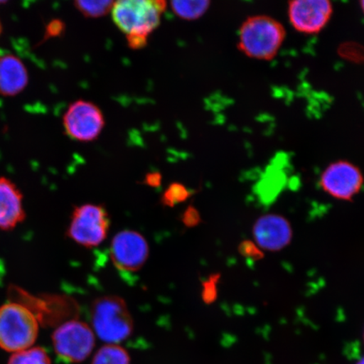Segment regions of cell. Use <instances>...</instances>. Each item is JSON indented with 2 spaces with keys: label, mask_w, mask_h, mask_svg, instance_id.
<instances>
[{
  "label": "cell",
  "mask_w": 364,
  "mask_h": 364,
  "mask_svg": "<svg viewBox=\"0 0 364 364\" xmlns=\"http://www.w3.org/2000/svg\"><path fill=\"white\" fill-rule=\"evenodd\" d=\"M240 252L243 257L258 260L263 256L262 250L257 247L254 241H244L240 247Z\"/></svg>",
  "instance_id": "20"
},
{
  "label": "cell",
  "mask_w": 364,
  "mask_h": 364,
  "mask_svg": "<svg viewBox=\"0 0 364 364\" xmlns=\"http://www.w3.org/2000/svg\"><path fill=\"white\" fill-rule=\"evenodd\" d=\"M8 364H52L51 358L42 347H31L12 353Z\"/></svg>",
  "instance_id": "16"
},
{
  "label": "cell",
  "mask_w": 364,
  "mask_h": 364,
  "mask_svg": "<svg viewBox=\"0 0 364 364\" xmlns=\"http://www.w3.org/2000/svg\"><path fill=\"white\" fill-rule=\"evenodd\" d=\"M254 242L262 252H277L292 242V225L277 213H267L257 218L252 226Z\"/></svg>",
  "instance_id": "11"
},
{
  "label": "cell",
  "mask_w": 364,
  "mask_h": 364,
  "mask_svg": "<svg viewBox=\"0 0 364 364\" xmlns=\"http://www.w3.org/2000/svg\"><path fill=\"white\" fill-rule=\"evenodd\" d=\"M28 84V73L19 58L13 55L0 57V95L14 97Z\"/></svg>",
  "instance_id": "13"
},
{
  "label": "cell",
  "mask_w": 364,
  "mask_h": 364,
  "mask_svg": "<svg viewBox=\"0 0 364 364\" xmlns=\"http://www.w3.org/2000/svg\"><path fill=\"white\" fill-rule=\"evenodd\" d=\"M356 364H364V356L359 359Z\"/></svg>",
  "instance_id": "25"
},
{
  "label": "cell",
  "mask_w": 364,
  "mask_h": 364,
  "mask_svg": "<svg viewBox=\"0 0 364 364\" xmlns=\"http://www.w3.org/2000/svg\"><path fill=\"white\" fill-rule=\"evenodd\" d=\"M4 275H6V267H4V264L0 259V284H2Z\"/></svg>",
  "instance_id": "23"
},
{
  "label": "cell",
  "mask_w": 364,
  "mask_h": 364,
  "mask_svg": "<svg viewBox=\"0 0 364 364\" xmlns=\"http://www.w3.org/2000/svg\"><path fill=\"white\" fill-rule=\"evenodd\" d=\"M127 39L129 48L134 50L143 48L148 43V38L144 36L129 35L127 36Z\"/></svg>",
  "instance_id": "21"
},
{
  "label": "cell",
  "mask_w": 364,
  "mask_h": 364,
  "mask_svg": "<svg viewBox=\"0 0 364 364\" xmlns=\"http://www.w3.org/2000/svg\"><path fill=\"white\" fill-rule=\"evenodd\" d=\"M208 0H190V1H172L171 7L176 15L185 21H195L201 18L210 7Z\"/></svg>",
  "instance_id": "14"
},
{
  "label": "cell",
  "mask_w": 364,
  "mask_h": 364,
  "mask_svg": "<svg viewBox=\"0 0 364 364\" xmlns=\"http://www.w3.org/2000/svg\"><path fill=\"white\" fill-rule=\"evenodd\" d=\"M338 54L346 61L355 63H364V47L358 43H343L338 48Z\"/></svg>",
  "instance_id": "18"
},
{
  "label": "cell",
  "mask_w": 364,
  "mask_h": 364,
  "mask_svg": "<svg viewBox=\"0 0 364 364\" xmlns=\"http://www.w3.org/2000/svg\"><path fill=\"white\" fill-rule=\"evenodd\" d=\"M0 33H1V25H0Z\"/></svg>",
  "instance_id": "26"
},
{
  "label": "cell",
  "mask_w": 364,
  "mask_h": 364,
  "mask_svg": "<svg viewBox=\"0 0 364 364\" xmlns=\"http://www.w3.org/2000/svg\"><path fill=\"white\" fill-rule=\"evenodd\" d=\"M115 2L111 0H100V1H80L75 2V6L82 15L87 18H100L107 15L112 10Z\"/></svg>",
  "instance_id": "17"
},
{
  "label": "cell",
  "mask_w": 364,
  "mask_h": 364,
  "mask_svg": "<svg viewBox=\"0 0 364 364\" xmlns=\"http://www.w3.org/2000/svg\"><path fill=\"white\" fill-rule=\"evenodd\" d=\"M161 175L157 172L149 173L147 175L146 178H145V183L150 186H153V188H156V186L161 185Z\"/></svg>",
  "instance_id": "22"
},
{
  "label": "cell",
  "mask_w": 364,
  "mask_h": 364,
  "mask_svg": "<svg viewBox=\"0 0 364 364\" xmlns=\"http://www.w3.org/2000/svg\"><path fill=\"white\" fill-rule=\"evenodd\" d=\"M167 3L163 0H122L114 4V23L122 33L129 35H149L161 24Z\"/></svg>",
  "instance_id": "4"
},
{
  "label": "cell",
  "mask_w": 364,
  "mask_h": 364,
  "mask_svg": "<svg viewBox=\"0 0 364 364\" xmlns=\"http://www.w3.org/2000/svg\"><path fill=\"white\" fill-rule=\"evenodd\" d=\"M318 186L332 198L351 202L361 193L364 176L356 164L347 159H338L322 171Z\"/></svg>",
  "instance_id": "7"
},
{
  "label": "cell",
  "mask_w": 364,
  "mask_h": 364,
  "mask_svg": "<svg viewBox=\"0 0 364 364\" xmlns=\"http://www.w3.org/2000/svg\"><path fill=\"white\" fill-rule=\"evenodd\" d=\"M359 6H360L361 11H362V12L363 13V15H364V0H363V1L359 3Z\"/></svg>",
  "instance_id": "24"
},
{
  "label": "cell",
  "mask_w": 364,
  "mask_h": 364,
  "mask_svg": "<svg viewBox=\"0 0 364 364\" xmlns=\"http://www.w3.org/2000/svg\"><path fill=\"white\" fill-rule=\"evenodd\" d=\"M333 13V4L329 0H293L287 6L292 28L308 36L321 33L329 24Z\"/></svg>",
  "instance_id": "8"
},
{
  "label": "cell",
  "mask_w": 364,
  "mask_h": 364,
  "mask_svg": "<svg viewBox=\"0 0 364 364\" xmlns=\"http://www.w3.org/2000/svg\"><path fill=\"white\" fill-rule=\"evenodd\" d=\"M149 252L147 240L139 232L121 231L112 239L111 258L119 271L138 272L147 262Z\"/></svg>",
  "instance_id": "10"
},
{
  "label": "cell",
  "mask_w": 364,
  "mask_h": 364,
  "mask_svg": "<svg viewBox=\"0 0 364 364\" xmlns=\"http://www.w3.org/2000/svg\"><path fill=\"white\" fill-rule=\"evenodd\" d=\"M189 191L183 185L174 183L170 186L163 196V203L168 206L185 201L189 197Z\"/></svg>",
  "instance_id": "19"
},
{
  "label": "cell",
  "mask_w": 364,
  "mask_h": 364,
  "mask_svg": "<svg viewBox=\"0 0 364 364\" xmlns=\"http://www.w3.org/2000/svg\"><path fill=\"white\" fill-rule=\"evenodd\" d=\"M109 217L106 209L100 205L84 204L73 211L68 236L82 247H97L106 240Z\"/></svg>",
  "instance_id": "6"
},
{
  "label": "cell",
  "mask_w": 364,
  "mask_h": 364,
  "mask_svg": "<svg viewBox=\"0 0 364 364\" xmlns=\"http://www.w3.org/2000/svg\"><path fill=\"white\" fill-rule=\"evenodd\" d=\"M286 36L285 26L274 17L253 15L240 26L237 48L254 60L272 61L279 55Z\"/></svg>",
  "instance_id": "1"
},
{
  "label": "cell",
  "mask_w": 364,
  "mask_h": 364,
  "mask_svg": "<svg viewBox=\"0 0 364 364\" xmlns=\"http://www.w3.org/2000/svg\"><path fill=\"white\" fill-rule=\"evenodd\" d=\"M26 217L20 189L10 179L0 177V230L15 229Z\"/></svg>",
  "instance_id": "12"
},
{
  "label": "cell",
  "mask_w": 364,
  "mask_h": 364,
  "mask_svg": "<svg viewBox=\"0 0 364 364\" xmlns=\"http://www.w3.org/2000/svg\"><path fill=\"white\" fill-rule=\"evenodd\" d=\"M52 343L57 356L68 363L84 362L92 353L95 335L86 323L68 321L53 331Z\"/></svg>",
  "instance_id": "5"
},
{
  "label": "cell",
  "mask_w": 364,
  "mask_h": 364,
  "mask_svg": "<svg viewBox=\"0 0 364 364\" xmlns=\"http://www.w3.org/2000/svg\"><path fill=\"white\" fill-rule=\"evenodd\" d=\"M91 364H131L129 354L117 344H107L100 348Z\"/></svg>",
  "instance_id": "15"
},
{
  "label": "cell",
  "mask_w": 364,
  "mask_h": 364,
  "mask_svg": "<svg viewBox=\"0 0 364 364\" xmlns=\"http://www.w3.org/2000/svg\"><path fill=\"white\" fill-rule=\"evenodd\" d=\"M95 335L107 344H118L133 333L134 321L124 300L117 296H104L91 307Z\"/></svg>",
  "instance_id": "3"
},
{
  "label": "cell",
  "mask_w": 364,
  "mask_h": 364,
  "mask_svg": "<svg viewBox=\"0 0 364 364\" xmlns=\"http://www.w3.org/2000/svg\"><path fill=\"white\" fill-rule=\"evenodd\" d=\"M363 341H364V331H363Z\"/></svg>",
  "instance_id": "27"
},
{
  "label": "cell",
  "mask_w": 364,
  "mask_h": 364,
  "mask_svg": "<svg viewBox=\"0 0 364 364\" xmlns=\"http://www.w3.org/2000/svg\"><path fill=\"white\" fill-rule=\"evenodd\" d=\"M39 324L38 318L23 304H4L0 306V348L12 354L33 347Z\"/></svg>",
  "instance_id": "2"
},
{
  "label": "cell",
  "mask_w": 364,
  "mask_h": 364,
  "mask_svg": "<svg viewBox=\"0 0 364 364\" xmlns=\"http://www.w3.org/2000/svg\"><path fill=\"white\" fill-rule=\"evenodd\" d=\"M68 136L79 142H92L101 135L105 126L103 113L97 105L79 100L68 107L63 118Z\"/></svg>",
  "instance_id": "9"
}]
</instances>
